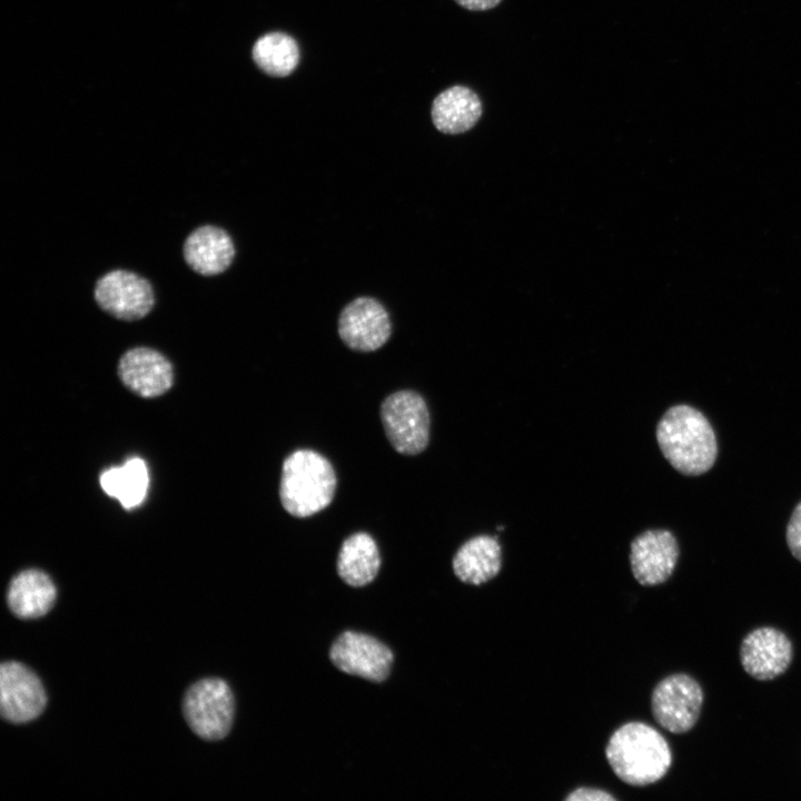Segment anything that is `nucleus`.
Returning <instances> with one entry per match:
<instances>
[{
    "label": "nucleus",
    "mask_w": 801,
    "mask_h": 801,
    "mask_svg": "<svg viewBox=\"0 0 801 801\" xmlns=\"http://www.w3.org/2000/svg\"><path fill=\"white\" fill-rule=\"evenodd\" d=\"M679 545L666 530H649L631 543L630 564L634 578L644 586L660 585L673 574Z\"/></svg>",
    "instance_id": "12"
},
{
    "label": "nucleus",
    "mask_w": 801,
    "mask_h": 801,
    "mask_svg": "<svg viewBox=\"0 0 801 801\" xmlns=\"http://www.w3.org/2000/svg\"><path fill=\"white\" fill-rule=\"evenodd\" d=\"M482 112V101L475 91L464 86H453L433 100L431 117L437 130L457 135L472 129Z\"/></svg>",
    "instance_id": "16"
},
{
    "label": "nucleus",
    "mask_w": 801,
    "mask_h": 801,
    "mask_svg": "<svg viewBox=\"0 0 801 801\" xmlns=\"http://www.w3.org/2000/svg\"><path fill=\"white\" fill-rule=\"evenodd\" d=\"M235 255L230 235L215 225L197 227L182 244V257L187 266L201 276L222 274L230 267Z\"/></svg>",
    "instance_id": "14"
},
{
    "label": "nucleus",
    "mask_w": 801,
    "mask_h": 801,
    "mask_svg": "<svg viewBox=\"0 0 801 801\" xmlns=\"http://www.w3.org/2000/svg\"><path fill=\"white\" fill-rule=\"evenodd\" d=\"M380 567V555L375 540L357 532L344 540L337 557V573L349 586L362 587L374 581Z\"/></svg>",
    "instance_id": "18"
},
{
    "label": "nucleus",
    "mask_w": 801,
    "mask_h": 801,
    "mask_svg": "<svg viewBox=\"0 0 801 801\" xmlns=\"http://www.w3.org/2000/svg\"><path fill=\"white\" fill-rule=\"evenodd\" d=\"M787 544L791 554L801 562V502L794 507L787 526Z\"/></svg>",
    "instance_id": "21"
},
{
    "label": "nucleus",
    "mask_w": 801,
    "mask_h": 801,
    "mask_svg": "<svg viewBox=\"0 0 801 801\" xmlns=\"http://www.w3.org/2000/svg\"><path fill=\"white\" fill-rule=\"evenodd\" d=\"M337 477L330 462L313 449H297L283 463L279 498L295 517H308L333 501Z\"/></svg>",
    "instance_id": "3"
},
{
    "label": "nucleus",
    "mask_w": 801,
    "mask_h": 801,
    "mask_svg": "<svg viewBox=\"0 0 801 801\" xmlns=\"http://www.w3.org/2000/svg\"><path fill=\"white\" fill-rule=\"evenodd\" d=\"M502 0H455L461 7L471 11H485L501 3Z\"/></svg>",
    "instance_id": "23"
},
{
    "label": "nucleus",
    "mask_w": 801,
    "mask_h": 801,
    "mask_svg": "<svg viewBox=\"0 0 801 801\" xmlns=\"http://www.w3.org/2000/svg\"><path fill=\"white\" fill-rule=\"evenodd\" d=\"M659 447L680 473L696 476L708 472L718 455V442L708 418L696 408L670 407L656 427Z\"/></svg>",
    "instance_id": "1"
},
{
    "label": "nucleus",
    "mask_w": 801,
    "mask_h": 801,
    "mask_svg": "<svg viewBox=\"0 0 801 801\" xmlns=\"http://www.w3.org/2000/svg\"><path fill=\"white\" fill-rule=\"evenodd\" d=\"M379 412L386 437L397 453L417 455L427 447L429 412L418 393L397 390L383 400Z\"/></svg>",
    "instance_id": "5"
},
{
    "label": "nucleus",
    "mask_w": 801,
    "mask_h": 801,
    "mask_svg": "<svg viewBox=\"0 0 801 801\" xmlns=\"http://www.w3.org/2000/svg\"><path fill=\"white\" fill-rule=\"evenodd\" d=\"M739 654L746 674L758 681H770L789 669L793 657V646L781 630L761 626L743 637Z\"/></svg>",
    "instance_id": "11"
},
{
    "label": "nucleus",
    "mask_w": 801,
    "mask_h": 801,
    "mask_svg": "<svg viewBox=\"0 0 801 801\" xmlns=\"http://www.w3.org/2000/svg\"><path fill=\"white\" fill-rule=\"evenodd\" d=\"M47 705L40 679L28 666L16 661L0 666V713L11 723H26L38 718Z\"/></svg>",
    "instance_id": "10"
},
{
    "label": "nucleus",
    "mask_w": 801,
    "mask_h": 801,
    "mask_svg": "<svg viewBox=\"0 0 801 801\" xmlns=\"http://www.w3.org/2000/svg\"><path fill=\"white\" fill-rule=\"evenodd\" d=\"M103 492L117 498L129 510L141 504L149 485V475L145 462L139 457L128 459L120 467H111L100 475Z\"/></svg>",
    "instance_id": "19"
},
{
    "label": "nucleus",
    "mask_w": 801,
    "mask_h": 801,
    "mask_svg": "<svg viewBox=\"0 0 801 801\" xmlns=\"http://www.w3.org/2000/svg\"><path fill=\"white\" fill-rule=\"evenodd\" d=\"M182 712L187 724L199 738L208 741L221 740L233 725L234 694L224 680L202 679L187 690Z\"/></svg>",
    "instance_id": "4"
},
{
    "label": "nucleus",
    "mask_w": 801,
    "mask_h": 801,
    "mask_svg": "<svg viewBox=\"0 0 801 801\" xmlns=\"http://www.w3.org/2000/svg\"><path fill=\"white\" fill-rule=\"evenodd\" d=\"M118 375L131 392L146 398L165 394L172 385L174 369L169 359L150 347H134L119 359Z\"/></svg>",
    "instance_id": "13"
},
{
    "label": "nucleus",
    "mask_w": 801,
    "mask_h": 801,
    "mask_svg": "<svg viewBox=\"0 0 801 801\" xmlns=\"http://www.w3.org/2000/svg\"><path fill=\"white\" fill-rule=\"evenodd\" d=\"M606 760L623 782L643 787L661 780L672 764L665 738L643 722H627L616 729L605 746Z\"/></svg>",
    "instance_id": "2"
},
{
    "label": "nucleus",
    "mask_w": 801,
    "mask_h": 801,
    "mask_svg": "<svg viewBox=\"0 0 801 801\" xmlns=\"http://www.w3.org/2000/svg\"><path fill=\"white\" fill-rule=\"evenodd\" d=\"M704 693L700 683L684 673L671 674L652 691L651 710L656 723L664 730L682 734L696 724Z\"/></svg>",
    "instance_id": "6"
},
{
    "label": "nucleus",
    "mask_w": 801,
    "mask_h": 801,
    "mask_svg": "<svg viewBox=\"0 0 801 801\" xmlns=\"http://www.w3.org/2000/svg\"><path fill=\"white\" fill-rule=\"evenodd\" d=\"M329 659L344 673L379 683L388 678L394 654L370 635L345 631L332 644Z\"/></svg>",
    "instance_id": "8"
},
{
    "label": "nucleus",
    "mask_w": 801,
    "mask_h": 801,
    "mask_svg": "<svg viewBox=\"0 0 801 801\" xmlns=\"http://www.w3.org/2000/svg\"><path fill=\"white\" fill-rule=\"evenodd\" d=\"M57 599V589L44 572L23 570L9 583L7 603L19 619L31 620L46 615Z\"/></svg>",
    "instance_id": "15"
},
{
    "label": "nucleus",
    "mask_w": 801,
    "mask_h": 801,
    "mask_svg": "<svg viewBox=\"0 0 801 801\" xmlns=\"http://www.w3.org/2000/svg\"><path fill=\"white\" fill-rule=\"evenodd\" d=\"M566 801H613L615 798L607 791L595 788H577L566 798Z\"/></svg>",
    "instance_id": "22"
},
{
    "label": "nucleus",
    "mask_w": 801,
    "mask_h": 801,
    "mask_svg": "<svg viewBox=\"0 0 801 801\" xmlns=\"http://www.w3.org/2000/svg\"><path fill=\"white\" fill-rule=\"evenodd\" d=\"M452 565L463 583L481 585L498 574L502 566L501 545L493 536H474L457 550Z\"/></svg>",
    "instance_id": "17"
},
{
    "label": "nucleus",
    "mask_w": 801,
    "mask_h": 801,
    "mask_svg": "<svg viewBox=\"0 0 801 801\" xmlns=\"http://www.w3.org/2000/svg\"><path fill=\"white\" fill-rule=\"evenodd\" d=\"M93 298L101 310L127 322L142 319L155 305L150 281L127 269H112L102 275L95 285Z\"/></svg>",
    "instance_id": "7"
},
{
    "label": "nucleus",
    "mask_w": 801,
    "mask_h": 801,
    "mask_svg": "<svg viewBox=\"0 0 801 801\" xmlns=\"http://www.w3.org/2000/svg\"><path fill=\"white\" fill-rule=\"evenodd\" d=\"M338 334L350 349L374 352L383 347L390 337L392 323L388 312L374 297H357L342 309Z\"/></svg>",
    "instance_id": "9"
},
{
    "label": "nucleus",
    "mask_w": 801,
    "mask_h": 801,
    "mask_svg": "<svg viewBox=\"0 0 801 801\" xmlns=\"http://www.w3.org/2000/svg\"><path fill=\"white\" fill-rule=\"evenodd\" d=\"M251 57L266 75L287 77L299 62V47L297 41L285 32H268L255 42Z\"/></svg>",
    "instance_id": "20"
}]
</instances>
